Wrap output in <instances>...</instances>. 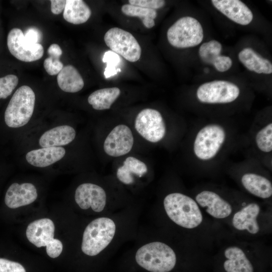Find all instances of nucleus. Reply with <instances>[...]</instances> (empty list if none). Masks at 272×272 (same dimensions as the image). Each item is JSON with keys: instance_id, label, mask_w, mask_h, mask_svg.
Listing matches in <instances>:
<instances>
[{"instance_id": "nucleus-1", "label": "nucleus", "mask_w": 272, "mask_h": 272, "mask_svg": "<svg viewBox=\"0 0 272 272\" xmlns=\"http://www.w3.org/2000/svg\"><path fill=\"white\" fill-rule=\"evenodd\" d=\"M163 203L169 218L182 227L194 228L202 221L196 202L186 195L178 192L170 193L165 197Z\"/></svg>"}, {"instance_id": "nucleus-2", "label": "nucleus", "mask_w": 272, "mask_h": 272, "mask_svg": "<svg viewBox=\"0 0 272 272\" xmlns=\"http://www.w3.org/2000/svg\"><path fill=\"white\" fill-rule=\"evenodd\" d=\"M137 263L150 272H169L176 263L174 250L168 245L155 241L140 247L135 254Z\"/></svg>"}, {"instance_id": "nucleus-3", "label": "nucleus", "mask_w": 272, "mask_h": 272, "mask_svg": "<svg viewBox=\"0 0 272 272\" xmlns=\"http://www.w3.org/2000/svg\"><path fill=\"white\" fill-rule=\"evenodd\" d=\"M116 231L114 221L106 217L97 218L86 227L81 248L89 256H95L104 250L113 239Z\"/></svg>"}, {"instance_id": "nucleus-4", "label": "nucleus", "mask_w": 272, "mask_h": 272, "mask_svg": "<svg viewBox=\"0 0 272 272\" xmlns=\"http://www.w3.org/2000/svg\"><path fill=\"white\" fill-rule=\"evenodd\" d=\"M35 95L29 86L19 87L11 98L5 112V121L10 127L17 128L26 124L33 114Z\"/></svg>"}, {"instance_id": "nucleus-5", "label": "nucleus", "mask_w": 272, "mask_h": 272, "mask_svg": "<svg viewBox=\"0 0 272 272\" xmlns=\"http://www.w3.org/2000/svg\"><path fill=\"white\" fill-rule=\"evenodd\" d=\"M226 139L224 128L216 123L209 124L197 133L193 143V153L199 160L206 161L218 154Z\"/></svg>"}, {"instance_id": "nucleus-6", "label": "nucleus", "mask_w": 272, "mask_h": 272, "mask_svg": "<svg viewBox=\"0 0 272 272\" xmlns=\"http://www.w3.org/2000/svg\"><path fill=\"white\" fill-rule=\"evenodd\" d=\"M169 43L178 48H186L199 45L203 38L202 27L197 20L191 17L179 19L168 30Z\"/></svg>"}, {"instance_id": "nucleus-7", "label": "nucleus", "mask_w": 272, "mask_h": 272, "mask_svg": "<svg viewBox=\"0 0 272 272\" xmlns=\"http://www.w3.org/2000/svg\"><path fill=\"white\" fill-rule=\"evenodd\" d=\"M54 231L53 221L48 218H42L29 224L26 234L31 243L37 247L45 246L47 255L56 258L61 254L63 245L59 240L54 238Z\"/></svg>"}, {"instance_id": "nucleus-8", "label": "nucleus", "mask_w": 272, "mask_h": 272, "mask_svg": "<svg viewBox=\"0 0 272 272\" xmlns=\"http://www.w3.org/2000/svg\"><path fill=\"white\" fill-rule=\"evenodd\" d=\"M106 45L113 52L130 62L138 61L141 57V48L129 32L114 27L109 29L104 37Z\"/></svg>"}, {"instance_id": "nucleus-9", "label": "nucleus", "mask_w": 272, "mask_h": 272, "mask_svg": "<svg viewBox=\"0 0 272 272\" xmlns=\"http://www.w3.org/2000/svg\"><path fill=\"white\" fill-rule=\"evenodd\" d=\"M240 90L235 84L223 80H216L201 85L197 89L196 97L202 103H228L239 96Z\"/></svg>"}, {"instance_id": "nucleus-10", "label": "nucleus", "mask_w": 272, "mask_h": 272, "mask_svg": "<svg viewBox=\"0 0 272 272\" xmlns=\"http://www.w3.org/2000/svg\"><path fill=\"white\" fill-rule=\"evenodd\" d=\"M134 127L138 133L146 140L157 143L166 134V125L161 114L157 110L146 108L137 115Z\"/></svg>"}, {"instance_id": "nucleus-11", "label": "nucleus", "mask_w": 272, "mask_h": 272, "mask_svg": "<svg viewBox=\"0 0 272 272\" xmlns=\"http://www.w3.org/2000/svg\"><path fill=\"white\" fill-rule=\"evenodd\" d=\"M7 45L9 51L14 57L24 62L37 60L44 53V49L41 44L28 42L22 31L17 28L11 29L9 32Z\"/></svg>"}, {"instance_id": "nucleus-12", "label": "nucleus", "mask_w": 272, "mask_h": 272, "mask_svg": "<svg viewBox=\"0 0 272 272\" xmlns=\"http://www.w3.org/2000/svg\"><path fill=\"white\" fill-rule=\"evenodd\" d=\"M133 144V137L130 129L125 125L119 124L107 136L103 147L107 155L117 157L129 152Z\"/></svg>"}, {"instance_id": "nucleus-13", "label": "nucleus", "mask_w": 272, "mask_h": 272, "mask_svg": "<svg viewBox=\"0 0 272 272\" xmlns=\"http://www.w3.org/2000/svg\"><path fill=\"white\" fill-rule=\"evenodd\" d=\"M75 199L82 209L91 208L95 212H102L106 203L105 190L101 187L90 183H83L77 188Z\"/></svg>"}, {"instance_id": "nucleus-14", "label": "nucleus", "mask_w": 272, "mask_h": 272, "mask_svg": "<svg viewBox=\"0 0 272 272\" xmlns=\"http://www.w3.org/2000/svg\"><path fill=\"white\" fill-rule=\"evenodd\" d=\"M211 2L218 11L238 24L248 25L253 19L251 11L239 0H212Z\"/></svg>"}, {"instance_id": "nucleus-15", "label": "nucleus", "mask_w": 272, "mask_h": 272, "mask_svg": "<svg viewBox=\"0 0 272 272\" xmlns=\"http://www.w3.org/2000/svg\"><path fill=\"white\" fill-rule=\"evenodd\" d=\"M37 197L35 186L30 183H14L8 188L5 197V202L11 209L28 205Z\"/></svg>"}, {"instance_id": "nucleus-16", "label": "nucleus", "mask_w": 272, "mask_h": 272, "mask_svg": "<svg viewBox=\"0 0 272 272\" xmlns=\"http://www.w3.org/2000/svg\"><path fill=\"white\" fill-rule=\"evenodd\" d=\"M195 200L199 205L206 208L209 215L217 219L225 218L232 211L228 202L212 191L204 190L199 192L196 195Z\"/></svg>"}, {"instance_id": "nucleus-17", "label": "nucleus", "mask_w": 272, "mask_h": 272, "mask_svg": "<svg viewBox=\"0 0 272 272\" xmlns=\"http://www.w3.org/2000/svg\"><path fill=\"white\" fill-rule=\"evenodd\" d=\"M260 208L255 203H251L236 212L232 219V224L238 230H247L252 234L257 233L259 226L257 221Z\"/></svg>"}, {"instance_id": "nucleus-18", "label": "nucleus", "mask_w": 272, "mask_h": 272, "mask_svg": "<svg viewBox=\"0 0 272 272\" xmlns=\"http://www.w3.org/2000/svg\"><path fill=\"white\" fill-rule=\"evenodd\" d=\"M76 137L75 130L69 125H60L45 131L39 144L42 148L60 147L71 143Z\"/></svg>"}, {"instance_id": "nucleus-19", "label": "nucleus", "mask_w": 272, "mask_h": 272, "mask_svg": "<svg viewBox=\"0 0 272 272\" xmlns=\"http://www.w3.org/2000/svg\"><path fill=\"white\" fill-rule=\"evenodd\" d=\"M65 154V149L61 147L42 148L28 152L26 159L31 165L45 167L60 160Z\"/></svg>"}, {"instance_id": "nucleus-20", "label": "nucleus", "mask_w": 272, "mask_h": 272, "mask_svg": "<svg viewBox=\"0 0 272 272\" xmlns=\"http://www.w3.org/2000/svg\"><path fill=\"white\" fill-rule=\"evenodd\" d=\"M241 182L249 192L257 197L267 198L272 195L271 183L263 176L247 173L242 176Z\"/></svg>"}, {"instance_id": "nucleus-21", "label": "nucleus", "mask_w": 272, "mask_h": 272, "mask_svg": "<svg viewBox=\"0 0 272 272\" xmlns=\"http://www.w3.org/2000/svg\"><path fill=\"white\" fill-rule=\"evenodd\" d=\"M224 255L227 258L224 263L227 272H253L251 263L239 247L230 246L225 249Z\"/></svg>"}, {"instance_id": "nucleus-22", "label": "nucleus", "mask_w": 272, "mask_h": 272, "mask_svg": "<svg viewBox=\"0 0 272 272\" xmlns=\"http://www.w3.org/2000/svg\"><path fill=\"white\" fill-rule=\"evenodd\" d=\"M240 61L249 71L257 74H270L272 64L250 47L242 49L238 54Z\"/></svg>"}, {"instance_id": "nucleus-23", "label": "nucleus", "mask_w": 272, "mask_h": 272, "mask_svg": "<svg viewBox=\"0 0 272 272\" xmlns=\"http://www.w3.org/2000/svg\"><path fill=\"white\" fill-rule=\"evenodd\" d=\"M59 87L64 92L76 93L81 90L84 82L78 71L72 65H67L57 74Z\"/></svg>"}, {"instance_id": "nucleus-24", "label": "nucleus", "mask_w": 272, "mask_h": 272, "mask_svg": "<svg viewBox=\"0 0 272 272\" xmlns=\"http://www.w3.org/2000/svg\"><path fill=\"white\" fill-rule=\"evenodd\" d=\"M91 15L89 6L82 0H67L63 17L67 22L79 25L87 22Z\"/></svg>"}, {"instance_id": "nucleus-25", "label": "nucleus", "mask_w": 272, "mask_h": 272, "mask_svg": "<svg viewBox=\"0 0 272 272\" xmlns=\"http://www.w3.org/2000/svg\"><path fill=\"white\" fill-rule=\"evenodd\" d=\"M147 171L145 163L133 157H128L124 161L123 165L117 169L116 175L121 182L130 184L134 181L131 174L142 177Z\"/></svg>"}, {"instance_id": "nucleus-26", "label": "nucleus", "mask_w": 272, "mask_h": 272, "mask_svg": "<svg viewBox=\"0 0 272 272\" xmlns=\"http://www.w3.org/2000/svg\"><path fill=\"white\" fill-rule=\"evenodd\" d=\"M120 94V90L117 87L103 88L91 94L88 102L95 110L108 109Z\"/></svg>"}, {"instance_id": "nucleus-27", "label": "nucleus", "mask_w": 272, "mask_h": 272, "mask_svg": "<svg viewBox=\"0 0 272 272\" xmlns=\"http://www.w3.org/2000/svg\"><path fill=\"white\" fill-rule=\"evenodd\" d=\"M121 11L126 16L140 18L147 28H151L155 25L154 19L157 15L155 10L126 4L122 6Z\"/></svg>"}, {"instance_id": "nucleus-28", "label": "nucleus", "mask_w": 272, "mask_h": 272, "mask_svg": "<svg viewBox=\"0 0 272 272\" xmlns=\"http://www.w3.org/2000/svg\"><path fill=\"white\" fill-rule=\"evenodd\" d=\"M47 53L49 57L44 60L43 66L49 75H57L63 67V63L59 60L62 50L58 44L53 43L47 49Z\"/></svg>"}, {"instance_id": "nucleus-29", "label": "nucleus", "mask_w": 272, "mask_h": 272, "mask_svg": "<svg viewBox=\"0 0 272 272\" xmlns=\"http://www.w3.org/2000/svg\"><path fill=\"white\" fill-rule=\"evenodd\" d=\"M222 50V46L220 42L213 40L202 43L199 48L198 53L202 62L213 65L221 55Z\"/></svg>"}, {"instance_id": "nucleus-30", "label": "nucleus", "mask_w": 272, "mask_h": 272, "mask_svg": "<svg viewBox=\"0 0 272 272\" xmlns=\"http://www.w3.org/2000/svg\"><path fill=\"white\" fill-rule=\"evenodd\" d=\"M255 143L258 149L264 153L272 150V123H269L260 129L255 136Z\"/></svg>"}, {"instance_id": "nucleus-31", "label": "nucleus", "mask_w": 272, "mask_h": 272, "mask_svg": "<svg viewBox=\"0 0 272 272\" xmlns=\"http://www.w3.org/2000/svg\"><path fill=\"white\" fill-rule=\"evenodd\" d=\"M102 60L107 63L104 75L105 78H109L115 75L117 72H120V69H116V66L121 61L119 55L112 51H106L103 55Z\"/></svg>"}, {"instance_id": "nucleus-32", "label": "nucleus", "mask_w": 272, "mask_h": 272, "mask_svg": "<svg viewBox=\"0 0 272 272\" xmlns=\"http://www.w3.org/2000/svg\"><path fill=\"white\" fill-rule=\"evenodd\" d=\"M18 78L14 75H8L0 78V99L9 96L17 86Z\"/></svg>"}, {"instance_id": "nucleus-33", "label": "nucleus", "mask_w": 272, "mask_h": 272, "mask_svg": "<svg viewBox=\"0 0 272 272\" xmlns=\"http://www.w3.org/2000/svg\"><path fill=\"white\" fill-rule=\"evenodd\" d=\"M0 272H26L20 263L0 258Z\"/></svg>"}, {"instance_id": "nucleus-34", "label": "nucleus", "mask_w": 272, "mask_h": 272, "mask_svg": "<svg viewBox=\"0 0 272 272\" xmlns=\"http://www.w3.org/2000/svg\"><path fill=\"white\" fill-rule=\"evenodd\" d=\"M128 2L131 5L155 10L163 7L165 4L163 0H129Z\"/></svg>"}, {"instance_id": "nucleus-35", "label": "nucleus", "mask_w": 272, "mask_h": 272, "mask_svg": "<svg viewBox=\"0 0 272 272\" xmlns=\"http://www.w3.org/2000/svg\"><path fill=\"white\" fill-rule=\"evenodd\" d=\"M213 65L218 72H224L231 68L232 65V60L228 56L221 55Z\"/></svg>"}, {"instance_id": "nucleus-36", "label": "nucleus", "mask_w": 272, "mask_h": 272, "mask_svg": "<svg viewBox=\"0 0 272 272\" xmlns=\"http://www.w3.org/2000/svg\"><path fill=\"white\" fill-rule=\"evenodd\" d=\"M24 34L26 40L31 44L39 43L42 37L41 33L35 27L28 28Z\"/></svg>"}, {"instance_id": "nucleus-37", "label": "nucleus", "mask_w": 272, "mask_h": 272, "mask_svg": "<svg viewBox=\"0 0 272 272\" xmlns=\"http://www.w3.org/2000/svg\"><path fill=\"white\" fill-rule=\"evenodd\" d=\"M51 11L55 15L60 14L64 10L66 1L51 0Z\"/></svg>"}]
</instances>
